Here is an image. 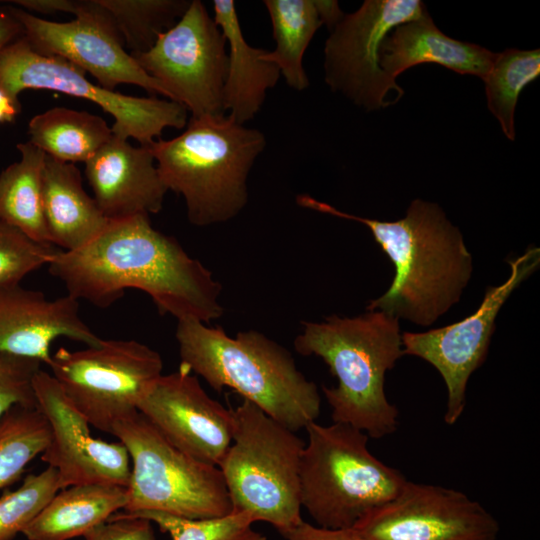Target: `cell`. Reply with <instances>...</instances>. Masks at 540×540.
<instances>
[{
	"label": "cell",
	"instance_id": "obj_1",
	"mask_svg": "<svg viewBox=\"0 0 540 540\" xmlns=\"http://www.w3.org/2000/svg\"><path fill=\"white\" fill-rule=\"evenodd\" d=\"M49 273L67 294L107 308L129 288L148 294L160 314L206 324L220 318L221 284L171 236L156 230L148 215L110 220L104 231L75 251L59 250Z\"/></svg>",
	"mask_w": 540,
	"mask_h": 540
},
{
	"label": "cell",
	"instance_id": "obj_2",
	"mask_svg": "<svg viewBox=\"0 0 540 540\" xmlns=\"http://www.w3.org/2000/svg\"><path fill=\"white\" fill-rule=\"evenodd\" d=\"M296 203L364 224L393 262L389 289L371 300L367 311L429 326L460 300L471 279L473 261L463 236L436 203L415 199L396 221L352 215L307 194L298 195Z\"/></svg>",
	"mask_w": 540,
	"mask_h": 540
},
{
	"label": "cell",
	"instance_id": "obj_3",
	"mask_svg": "<svg viewBox=\"0 0 540 540\" xmlns=\"http://www.w3.org/2000/svg\"><path fill=\"white\" fill-rule=\"evenodd\" d=\"M180 365L213 389L230 388L293 432L316 421L321 397L292 354L256 330L228 336L197 319L177 320Z\"/></svg>",
	"mask_w": 540,
	"mask_h": 540
},
{
	"label": "cell",
	"instance_id": "obj_4",
	"mask_svg": "<svg viewBox=\"0 0 540 540\" xmlns=\"http://www.w3.org/2000/svg\"><path fill=\"white\" fill-rule=\"evenodd\" d=\"M294 340L303 356H317L338 384L322 387L333 422L351 425L374 439L392 434L398 410L385 394V375L404 355L399 319L372 310L355 317L332 315L305 321Z\"/></svg>",
	"mask_w": 540,
	"mask_h": 540
},
{
	"label": "cell",
	"instance_id": "obj_5",
	"mask_svg": "<svg viewBox=\"0 0 540 540\" xmlns=\"http://www.w3.org/2000/svg\"><path fill=\"white\" fill-rule=\"evenodd\" d=\"M186 126L149 145L161 180L184 198L191 224L229 221L248 203V176L265 149V135L225 114L190 117Z\"/></svg>",
	"mask_w": 540,
	"mask_h": 540
},
{
	"label": "cell",
	"instance_id": "obj_6",
	"mask_svg": "<svg viewBox=\"0 0 540 540\" xmlns=\"http://www.w3.org/2000/svg\"><path fill=\"white\" fill-rule=\"evenodd\" d=\"M300 462V503L319 527L348 529L393 499L405 476L368 449L369 436L344 423L306 427Z\"/></svg>",
	"mask_w": 540,
	"mask_h": 540
},
{
	"label": "cell",
	"instance_id": "obj_7",
	"mask_svg": "<svg viewBox=\"0 0 540 540\" xmlns=\"http://www.w3.org/2000/svg\"><path fill=\"white\" fill-rule=\"evenodd\" d=\"M232 442L219 464L232 511L271 524L282 536L299 525L305 442L249 400L232 409Z\"/></svg>",
	"mask_w": 540,
	"mask_h": 540
},
{
	"label": "cell",
	"instance_id": "obj_8",
	"mask_svg": "<svg viewBox=\"0 0 540 540\" xmlns=\"http://www.w3.org/2000/svg\"><path fill=\"white\" fill-rule=\"evenodd\" d=\"M112 435L131 461L125 513L158 511L206 519L232 512L219 467L176 448L139 411L115 423Z\"/></svg>",
	"mask_w": 540,
	"mask_h": 540
},
{
	"label": "cell",
	"instance_id": "obj_9",
	"mask_svg": "<svg viewBox=\"0 0 540 540\" xmlns=\"http://www.w3.org/2000/svg\"><path fill=\"white\" fill-rule=\"evenodd\" d=\"M48 367L89 424L112 435L115 423L138 411L141 398L162 375L163 361L136 340L102 339L81 350L60 347Z\"/></svg>",
	"mask_w": 540,
	"mask_h": 540
},
{
	"label": "cell",
	"instance_id": "obj_10",
	"mask_svg": "<svg viewBox=\"0 0 540 540\" xmlns=\"http://www.w3.org/2000/svg\"><path fill=\"white\" fill-rule=\"evenodd\" d=\"M0 88L15 101L25 89H46L94 102L114 118L113 135L142 146L160 139L164 129H182L188 122L183 105L104 89L75 64L36 52L23 35L0 50Z\"/></svg>",
	"mask_w": 540,
	"mask_h": 540
},
{
	"label": "cell",
	"instance_id": "obj_11",
	"mask_svg": "<svg viewBox=\"0 0 540 540\" xmlns=\"http://www.w3.org/2000/svg\"><path fill=\"white\" fill-rule=\"evenodd\" d=\"M226 45L203 2L191 0L184 15L151 49L130 54L160 83L167 99L183 105L191 117L224 115Z\"/></svg>",
	"mask_w": 540,
	"mask_h": 540
},
{
	"label": "cell",
	"instance_id": "obj_12",
	"mask_svg": "<svg viewBox=\"0 0 540 540\" xmlns=\"http://www.w3.org/2000/svg\"><path fill=\"white\" fill-rule=\"evenodd\" d=\"M426 12L419 0H366L344 14L325 42L326 84L366 111L392 105L387 94L396 91L400 99L404 90L380 66L382 42L396 26Z\"/></svg>",
	"mask_w": 540,
	"mask_h": 540
},
{
	"label": "cell",
	"instance_id": "obj_13",
	"mask_svg": "<svg viewBox=\"0 0 540 540\" xmlns=\"http://www.w3.org/2000/svg\"><path fill=\"white\" fill-rule=\"evenodd\" d=\"M510 275L498 286H489L478 309L454 324L422 333L404 332V355H413L434 366L447 388L444 421L455 424L466 405V388L472 373L486 359L496 317L511 293L540 264V249L529 246L525 252L507 261Z\"/></svg>",
	"mask_w": 540,
	"mask_h": 540
},
{
	"label": "cell",
	"instance_id": "obj_14",
	"mask_svg": "<svg viewBox=\"0 0 540 540\" xmlns=\"http://www.w3.org/2000/svg\"><path fill=\"white\" fill-rule=\"evenodd\" d=\"M23 27V36L38 53L61 57L89 72L104 89L139 86L151 94L167 93L126 52L109 12L99 0H81L75 19L54 22L14 5L4 7Z\"/></svg>",
	"mask_w": 540,
	"mask_h": 540
},
{
	"label": "cell",
	"instance_id": "obj_15",
	"mask_svg": "<svg viewBox=\"0 0 540 540\" xmlns=\"http://www.w3.org/2000/svg\"><path fill=\"white\" fill-rule=\"evenodd\" d=\"M349 529L354 540H496L500 527L465 493L407 480Z\"/></svg>",
	"mask_w": 540,
	"mask_h": 540
},
{
	"label": "cell",
	"instance_id": "obj_16",
	"mask_svg": "<svg viewBox=\"0 0 540 540\" xmlns=\"http://www.w3.org/2000/svg\"><path fill=\"white\" fill-rule=\"evenodd\" d=\"M37 407L50 428V441L40 455L54 468L61 489L90 483L128 486L131 461L119 442L94 438L90 424L71 404L54 377L40 369L33 381Z\"/></svg>",
	"mask_w": 540,
	"mask_h": 540
},
{
	"label": "cell",
	"instance_id": "obj_17",
	"mask_svg": "<svg viewBox=\"0 0 540 540\" xmlns=\"http://www.w3.org/2000/svg\"><path fill=\"white\" fill-rule=\"evenodd\" d=\"M138 411L176 448L219 466L232 442V409L210 397L186 367L161 375Z\"/></svg>",
	"mask_w": 540,
	"mask_h": 540
},
{
	"label": "cell",
	"instance_id": "obj_18",
	"mask_svg": "<svg viewBox=\"0 0 540 540\" xmlns=\"http://www.w3.org/2000/svg\"><path fill=\"white\" fill-rule=\"evenodd\" d=\"M79 300L70 295L49 299L19 285L0 286V353L50 364L51 345L65 337L97 345L98 337L82 320Z\"/></svg>",
	"mask_w": 540,
	"mask_h": 540
},
{
	"label": "cell",
	"instance_id": "obj_19",
	"mask_svg": "<svg viewBox=\"0 0 540 540\" xmlns=\"http://www.w3.org/2000/svg\"><path fill=\"white\" fill-rule=\"evenodd\" d=\"M85 175L108 220L156 214L168 191L150 147L115 135L85 162Z\"/></svg>",
	"mask_w": 540,
	"mask_h": 540
},
{
	"label": "cell",
	"instance_id": "obj_20",
	"mask_svg": "<svg viewBox=\"0 0 540 540\" xmlns=\"http://www.w3.org/2000/svg\"><path fill=\"white\" fill-rule=\"evenodd\" d=\"M495 54L480 45L447 36L426 12L396 26L385 37L380 49V66L394 80L405 70L422 63H435L483 80Z\"/></svg>",
	"mask_w": 540,
	"mask_h": 540
},
{
	"label": "cell",
	"instance_id": "obj_21",
	"mask_svg": "<svg viewBox=\"0 0 540 540\" xmlns=\"http://www.w3.org/2000/svg\"><path fill=\"white\" fill-rule=\"evenodd\" d=\"M42 209L49 241L63 251L86 246L110 222L83 188L76 165L49 155L42 175Z\"/></svg>",
	"mask_w": 540,
	"mask_h": 540
},
{
	"label": "cell",
	"instance_id": "obj_22",
	"mask_svg": "<svg viewBox=\"0 0 540 540\" xmlns=\"http://www.w3.org/2000/svg\"><path fill=\"white\" fill-rule=\"evenodd\" d=\"M212 7L213 19L229 49L224 110L244 125L260 111L267 91L276 86L281 73L275 64L265 59V49L255 48L246 41L233 0H214Z\"/></svg>",
	"mask_w": 540,
	"mask_h": 540
},
{
	"label": "cell",
	"instance_id": "obj_23",
	"mask_svg": "<svg viewBox=\"0 0 540 540\" xmlns=\"http://www.w3.org/2000/svg\"><path fill=\"white\" fill-rule=\"evenodd\" d=\"M128 502L126 486L90 483L59 490L22 534L28 540H69L106 522Z\"/></svg>",
	"mask_w": 540,
	"mask_h": 540
},
{
	"label": "cell",
	"instance_id": "obj_24",
	"mask_svg": "<svg viewBox=\"0 0 540 540\" xmlns=\"http://www.w3.org/2000/svg\"><path fill=\"white\" fill-rule=\"evenodd\" d=\"M29 142L63 162H87L112 137L100 116L66 107H53L28 123Z\"/></svg>",
	"mask_w": 540,
	"mask_h": 540
},
{
	"label": "cell",
	"instance_id": "obj_25",
	"mask_svg": "<svg viewBox=\"0 0 540 540\" xmlns=\"http://www.w3.org/2000/svg\"><path fill=\"white\" fill-rule=\"evenodd\" d=\"M17 149L20 160L0 173V219L37 242L51 244L42 209L46 154L29 141Z\"/></svg>",
	"mask_w": 540,
	"mask_h": 540
},
{
	"label": "cell",
	"instance_id": "obj_26",
	"mask_svg": "<svg viewBox=\"0 0 540 540\" xmlns=\"http://www.w3.org/2000/svg\"><path fill=\"white\" fill-rule=\"evenodd\" d=\"M275 48L264 57L275 64L286 84L297 91L309 86L303 57L317 30L323 25L315 0H265Z\"/></svg>",
	"mask_w": 540,
	"mask_h": 540
},
{
	"label": "cell",
	"instance_id": "obj_27",
	"mask_svg": "<svg viewBox=\"0 0 540 540\" xmlns=\"http://www.w3.org/2000/svg\"><path fill=\"white\" fill-rule=\"evenodd\" d=\"M539 75V49L510 48L495 54L490 70L483 79L488 110L511 141L515 139L514 115L518 98L524 87Z\"/></svg>",
	"mask_w": 540,
	"mask_h": 540
},
{
	"label": "cell",
	"instance_id": "obj_28",
	"mask_svg": "<svg viewBox=\"0 0 540 540\" xmlns=\"http://www.w3.org/2000/svg\"><path fill=\"white\" fill-rule=\"evenodd\" d=\"M130 53H144L173 27L191 0H99Z\"/></svg>",
	"mask_w": 540,
	"mask_h": 540
},
{
	"label": "cell",
	"instance_id": "obj_29",
	"mask_svg": "<svg viewBox=\"0 0 540 540\" xmlns=\"http://www.w3.org/2000/svg\"><path fill=\"white\" fill-rule=\"evenodd\" d=\"M50 428L37 406H14L0 419V489L17 481L47 448Z\"/></svg>",
	"mask_w": 540,
	"mask_h": 540
},
{
	"label": "cell",
	"instance_id": "obj_30",
	"mask_svg": "<svg viewBox=\"0 0 540 540\" xmlns=\"http://www.w3.org/2000/svg\"><path fill=\"white\" fill-rule=\"evenodd\" d=\"M125 514L156 523L172 540H267L264 534L252 528L254 519L242 512L232 511L206 519H189L158 511Z\"/></svg>",
	"mask_w": 540,
	"mask_h": 540
},
{
	"label": "cell",
	"instance_id": "obj_31",
	"mask_svg": "<svg viewBox=\"0 0 540 540\" xmlns=\"http://www.w3.org/2000/svg\"><path fill=\"white\" fill-rule=\"evenodd\" d=\"M61 490L57 471L47 466L28 474L15 490L0 496V540H13Z\"/></svg>",
	"mask_w": 540,
	"mask_h": 540
},
{
	"label": "cell",
	"instance_id": "obj_32",
	"mask_svg": "<svg viewBox=\"0 0 540 540\" xmlns=\"http://www.w3.org/2000/svg\"><path fill=\"white\" fill-rule=\"evenodd\" d=\"M58 251L0 219V286L19 285L28 274L48 266Z\"/></svg>",
	"mask_w": 540,
	"mask_h": 540
},
{
	"label": "cell",
	"instance_id": "obj_33",
	"mask_svg": "<svg viewBox=\"0 0 540 540\" xmlns=\"http://www.w3.org/2000/svg\"><path fill=\"white\" fill-rule=\"evenodd\" d=\"M37 360L0 353V419L14 406H37L33 381Z\"/></svg>",
	"mask_w": 540,
	"mask_h": 540
},
{
	"label": "cell",
	"instance_id": "obj_34",
	"mask_svg": "<svg viewBox=\"0 0 540 540\" xmlns=\"http://www.w3.org/2000/svg\"><path fill=\"white\" fill-rule=\"evenodd\" d=\"M85 540H155L151 521L115 513L84 535Z\"/></svg>",
	"mask_w": 540,
	"mask_h": 540
},
{
	"label": "cell",
	"instance_id": "obj_35",
	"mask_svg": "<svg viewBox=\"0 0 540 540\" xmlns=\"http://www.w3.org/2000/svg\"><path fill=\"white\" fill-rule=\"evenodd\" d=\"M283 537L287 540H354L350 529H327L302 521Z\"/></svg>",
	"mask_w": 540,
	"mask_h": 540
},
{
	"label": "cell",
	"instance_id": "obj_36",
	"mask_svg": "<svg viewBox=\"0 0 540 540\" xmlns=\"http://www.w3.org/2000/svg\"><path fill=\"white\" fill-rule=\"evenodd\" d=\"M9 3L22 7L23 10L29 13H71L76 15L80 8L81 0H13L9 1Z\"/></svg>",
	"mask_w": 540,
	"mask_h": 540
},
{
	"label": "cell",
	"instance_id": "obj_37",
	"mask_svg": "<svg viewBox=\"0 0 540 540\" xmlns=\"http://www.w3.org/2000/svg\"><path fill=\"white\" fill-rule=\"evenodd\" d=\"M22 35V25L4 7L0 8V50Z\"/></svg>",
	"mask_w": 540,
	"mask_h": 540
},
{
	"label": "cell",
	"instance_id": "obj_38",
	"mask_svg": "<svg viewBox=\"0 0 540 540\" xmlns=\"http://www.w3.org/2000/svg\"><path fill=\"white\" fill-rule=\"evenodd\" d=\"M315 3L323 25H326L329 31H331L344 16L338 2L333 0H315Z\"/></svg>",
	"mask_w": 540,
	"mask_h": 540
},
{
	"label": "cell",
	"instance_id": "obj_39",
	"mask_svg": "<svg viewBox=\"0 0 540 540\" xmlns=\"http://www.w3.org/2000/svg\"><path fill=\"white\" fill-rule=\"evenodd\" d=\"M20 112V101H15L0 88V124L13 123Z\"/></svg>",
	"mask_w": 540,
	"mask_h": 540
}]
</instances>
